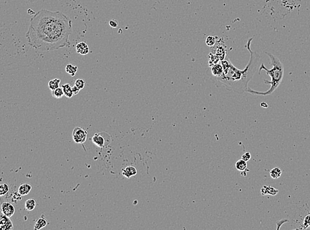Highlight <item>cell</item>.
<instances>
[{
	"mask_svg": "<svg viewBox=\"0 0 310 230\" xmlns=\"http://www.w3.org/2000/svg\"><path fill=\"white\" fill-rule=\"evenodd\" d=\"M251 157V153H249V152H247V153H245V154H243V155H242L241 159H242L243 160H244V161H247H247H249V160H250Z\"/></svg>",
	"mask_w": 310,
	"mask_h": 230,
	"instance_id": "cell-26",
	"label": "cell"
},
{
	"mask_svg": "<svg viewBox=\"0 0 310 230\" xmlns=\"http://www.w3.org/2000/svg\"><path fill=\"white\" fill-rule=\"evenodd\" d=\"M31 189H32V186H31L30 184H23L20 186H19L18 192L20 193L22 196H25V195H27L30 192Z\"/></svg>",
	"mask_w": 310,
	"mask_h": 230,
	"instance_id": "cell-12",
	"label": "cell"
},
{
	"mask_svg": "<svg viewBox=\"0 0 310 230\" xmlns=\"http://www.w3.org/2000/svg\"><path fill=\"white\" fill-rule=\"evenodd\" d=\"M0 229L2 230H11L13 229V223L9 217L3 215V214L0 217Z\"/></svg>",
	"mask_w": 310,
	"mask_h": 230,
	"instance_id": "cell-6",
	"label": "cell"
},
{
	"mask_svg": "<svg viewBox=\"0 0 310 230\" xmlns=\"http://www.w3.org/2000/svg\"><path fill=\"white\" fill-rule=\"evenodd\" d=\"M87 132L81 127H76L72 133L73 140L77 143H84L87 139Z\"/></svg>",
	"mask_w": 310,
	"mask_h": 230,
	"instance_id": "cell-4",
	"label": "cell"
},
{
	"mask_svg": "<svg viewBox=\"0 0 310 230\" xmlns=\"http://www.w3.org/2000/svg\"><path fill=\"white\" fill-rule=\"evenodd\" d=\"M211 71L212 76L214 78L220 77L223 73V68L222 64H215L212 67H211Z\"/></svg>",
	"mask_w": 310,
	"mask_h": 230,
	"instance_id": "cell-8",
	"label": "cell"
},
{
	"mask_svg": "<svg viewBox=\"0 0 310 230\" xmlns=\"http://www.w3.org/2000/svg\"><path fill=\"white\" fill-rule=\"evenodd\" d=\"M1 211L3 215L11 217L15 213V207L10 202H3L2 204Z\"/></svg>",
	"mask_w": 310,
	"mask_h": 230,
	"instance_id": "cell-5",
	"label": "cell"
},
{
	"mask_svg": "<svg viewBox=\"0 0 310 230\" xmlns=\"http://www.w3.org/2000/svg\"><path fill=\"white\" fill-rule=\"evenodd\" d=\"M72 92L73 93V95L77 94V93H79L80 91V89L79 88H77L76 85H74L73 86H72Z\"/></svg>",
	"mask_w": 310,
	"mask_h": 230,
	"instance_id": "cell-27",
	"label": "cell"
},
{
	"mask_svg": "<svg viewBox=\"0 0 310 230\" xmlns=\"http://www.w3.org/2000/svg\"><path fill=\"white\" fill-rule=\"evenodd\" d=\"M216 38L212 36L208 37L206 39V44L209 46H214L216 44Z\"/></svg>",
	"mask_w": 310,
	"mask_h": 230,
	"instance_id": "cell-22",
	"label": "cell"
},
{
	"mask_svg": "<svg viewBox=\"0 0 310 230\" xmlns=\"http://www.w3.org/2000/svg\"><path fill=\"white\" fill-rule=\"evenodd\" d=\"M253 37L249 38L245 47L250 53V59L246 67L243 70H239L231 63L230 58L226 57L221 60L223 68V75L218 78H214V80L223 85L227 89L230 91L242 93L246 92L248 88L249 82L251 80L255 73L261 57L257 52L251 50V42Z\"/></svg>",
	"mask_w": 310,
	"mask_h": 230,
	"instance_id": "cell-2",
	"label": "cell"
},
{
	"mask_svg": "<svg viewBox=\"0 0 310 230\" xmlns=\"http://www.w3.org/2000/svg\"><path fill=\"white\" fill-rule=\"evenodd\" d=\"M261 192L262 195L270 194V195H273L274 196V195H276L278 192V190L273 188V187L264 186L263 188L261 189Z\"/></svg>",
	"mask_w": 310,
	"mask_h": 230,
	"instance_id": "cell-11",
	"label": "cell"
},
{
	"mask_svg": "<svg viewBox=\"0 0 310 230\" xmlns=\"http://www.w3.org/2000/svg\"><path fill=\"white\" fill-rule=\"evenodd\" d=\"M77 71V66H73L72 64H68L66 67V72L72 76H74Z\"/></svg>",
	"mask_w": 310,
	"mask_h": 230,
	"instance_id": "cell-17",
	"label": "cell"
},
{
	"mask_svg": "<svg viewBox=\"0 0 310 230\" xmlns=\"http://www.w3.org/2000/svg\"><path fill=\"white\" fill-rule=\"evenodd\" d=\"M109 25L113 28H116L118 27V22L115 20H111L109 21Z\"/></svg>",
	"mask_w": 310,
	"mask_h": 230,
	"instance_id": "cell-28",
	"label": "cell"
},
{
	"mask_svg": "<svg viewBox=\"0 0 310 230\" xmlns=\"http://www.w3.org/2000/svg\"><path fill=\"white\" fill-rule=\"evenodd\" d=\"M282 174V170L279 168H274L270 170V175L273 178L277 179L279 178Z\"/></svg>",
	"mask_w": 310,
	"mask_h": 230,
	"instance_id": "cell-20",
	"label": "cell"
},
{
	"mask_svg": "<svg viewBox=\"0 0 310 230\" xmlns=\"http://www.w3.org/2000/svg\"><path fill=\"white\" fill-rule=\"evenodd\" d=\"M247 161H244V160H243L242 159L239 160V161H237L236 163H235V167H236V169H237V170L241 171V172H242L243 170H245L247 169Z\"/></svg>",
	"mask_w": 310,
	"mask_h": 230,
	"instance_id": "cell-15",
	"label": "cell"
},
{
	"mask_svg": "<svg viewBox=\"0 0 310 230\" xmlns=\"http://www.w3.org/2000/svg\"><path fill=\"white\" fill-rule=\"evenodd\" d=\"M60 83V80L58 78H55L53 80H51L49 81L48 82V87L51 89V90H54L56 88H59V84Z\"/></svg>",
	"mask_w": 310,
	"mask_h": 230,
	"instance_id": "cell-18",
	"label": "cell"
},
{
	"mask_svg": "<svg viewBox=\"0 0 310 230\" xmlns=\"http://www.w3.org/2000/svg\"><path fill=\"white\" fill-rule=\"evenodd\" d=\"M103 134V133H96L92 137L93 143L99 147H104L107 145V143H105V139L104 138Z\"/></svg>",
	"mask_w": 310,
	"mask_h": 230,
	"instance_id": "cell-7",
	"label": "cell"
},
{
	"mask_svg": "<svg viewBox=\"0 0 310 230\" xmlns=\"http://www.w3.org/2000/svg\"><path fill=\"white\" fill-rule=\"evenodd\" d=\"M76 51L81 55H86L89 52L88 45L85 42H81L76 45Z\"/></svg>",
	"mask_w": 310,
	"mask_h": 230,
	"instance_id": "cell-9",
	"label": "cell"
},
{
	"mask_svg": "<svg viewBox=\"0 0 310 230\" xmlns=\"http://www.w3.org/2000/svg\"><path fill=\"white\" fill-rule=\"evenodd\" d=\"M47 224L46 220L45 219L44 217H41L36 221V223L34 224V229L35 230H39L43 228H45Z\"/></svg>",
	"mask_w": 310,
	"mask_h": 230,
	"instance_id": "cell-14",
	"label": "cell"
},
{
	"mask_svg": "<svg viewBox=\"0 0 310 230\" xmlns=\"http://www.w3.org/2000/svg\"><path fill=\"white\" fill-rule=\"evenodd\" d=\"M37 202L33 198H30L25 202V209L29 211L33 210L34 208L36 207Z\"/></svg>",
	"mask_w": 310,
	"mask_h": 230,
	"instance_id": "cell-16",
	"label": "cell"
},
{
	"mask_svg": "<svg viewBox=\"0 0 310 230\" xmlns=\"http://www.w3.org/2000/svg\"><path fill=\"white\" fill-rule=\"evenodd\" d=\"M75 85L77 88H79L80 89H81L85 87V82L82 79H77L75 82Z\"/></svg>",
	"mask_w": 310,
	"mask_h": 230,
	"instance_id": "cell-23",
	"label": "cell"
},
{
	"mask_svg": "<svg viewBox=\"0 0 310 230\" xmlns=\"http://www.w3.org/2000/svg\"><path fill=\"white\" fill-rule=\"evenodd\" d=\"M52 95L55 98H61L64 95V92L62 88H58L52 91Z\"/></svg>",
	"mask_w": 310,
	"mask_h": 230,
	"instance_id": "cell-19",
	"label": "cell"
},
{
	"mask_svg": "<svg viewBox=\"0 0 310 230\" xmlns=\"http://www.w3.org/2000/svg\"><path fill=\"white\" fill-rule=\"evenodd\" d=\"M265 53L269 57L270 60V64H271L273 67L271 69H268L267 68L265 67V64L262 63L261 64L259 70H258V74L260 75V73L262 71H265L266 72V74L270 76V77L271 78V80L268 81L264 80V82L265 84H270V87L268 90L266 92H258L253 90V89L249 88L247 89L246 92L251 93V94L255 96H265L272 94V93L278 88V87L279 86L282 80H283L284 74V68L283 64L282 63V62L280 60L279 58L276 57V56H274L272 53L268 52H266Z\"/></svg>",
	"mask_w": 310,
	"mask_h": 230,
	"instance_id": "cell-3",
	"label": "cell"
},
{
	"mask_svg": "<svg viewBox=\"0 0 310 230\" xmlns=\"http://www.w3.org/2000/svg\"><path fill=\"white\" fill-rule=\"evenodd\" d=\"M261 107H262V108H268V106H268V104H266V103H265V102H262V103H261Z\"/></svg>",
	"mask_w": 310,
	"mask_h": 230,
	"instance_id": "cell-29",
	"label": "cell"
},
{
	"mask_svg": "<svg viewBox=\"0 0 310 230\" xmlns=\"http://www.w3.org/2000/svg\"><path fill=\"white\" fill-rule=\"evenodd\" d=\"M62 88H63V90L64 92V96L68 97V98H71V97L73 96V93L72 92V87L70 86L69 84H66L62 86Z\"/></svg>",
	"mask_w": 310,
	"mask_h": 230,
	"instance_id": "cell-13",
	"label": "cell"
},
{
	"mask_svg": "<svg viewBox=\"0 0 310 230\" xmlns=\"http://www.w3.org/2000/svg\"><path fill=\"white\" fill-rule=\"evenodd\" d=\"M310 225V215H308L305 217L304 222V228H307L308 226Z\"/></svg>",
	"mask_w": 310,
	"mask_h": 230,
	"instance_id": "cell-25",
	"label": "cell"
},
{
	"mask_svg": "<svg viewBox=\"0 0 310 230\" xmlns=\"http://www.w3.org/2000/svg\"><path fill=\"white\" fill-rule=\"evenodd\" d=\"M9 191V186L7 184H2L0 186V196H4Z\"/></svg>",
	"mask_w": 310,
	"mask_h": 230,
	"instance_id": "cell-21",
	"label": "cell"
},
{
	"mask_svg": "<svg viewBox=\"0 0 310 230\" xmlns=\"http://www.w3.org/2000/svg\"><path fill=\"white\" fill-rule=\"evenodd\" d=\"M21 196L22 195L19 193V192H15L14 194H13V202H17L19 200H21Z\"/></svg>",
	"mask_w": 310,
	"mask_h": 230,
	"instance_id": "cell-24",
	"label": "cell"
},
{
	"mask_svg": "<svg viewBox=\"0 0 310 230\" xmlns=\"http://www.w3.org/2000/svg\"><path fill=\"white\" fill-rule=\"evenodd\" d=\"M122 173H123V174L125 177L129 178L132 176H134V175L137 174V170L136 169L135 167L129 166L126 167V168L123 169V170H122Z\"/></svg>",
	"mask_w": 310,
	"mask_h": 230,
	"instance_id": "cell-10",
	"label": "cell"
},
{
	"mask_svg": "<svg viewBox=\"0 0 310 230\" xmlns=\"http://www.w3.org/2000/svg\"><path fill=\"white\" fill-rule=\"evenodd\" d=\"M72 31V20L64 13L41 9L31 18L26 37L31 47L48 52L69 46Z\"/></svg>",
	"mask_w": 310,
	"mask_h": 230,
	"instance_id": "cell-1",
	"label": "cell"
},
{
	"mask_svg": "<svg viewBox=\"0 0 310 230\" xmlns=\"http://www.w3.org/2000/svg\"><path fill=\"white\" fill-rule=\"evenodd\" d=\"M24 1L28 3H34L36 1H37V0H24Z\"/></svg>",
	"mask_w": 310,
	"mask_h": 230,
	"instance_id": "cell-30",
	"label": "cell"
}]
</instances>
